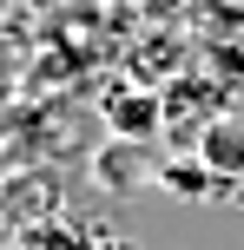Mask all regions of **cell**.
I'll return each instance as SVG.
<instances>
[{
  "label": "cell",
  "mask_w": 244,
  "mask_h": 250,
  "mask_svg": "<svg viewBox=\"0 0 244 250\" xmlns=\"http://www.w3.org/2000/svg\"><path fill=\"white\" fill-rule=\"evenodd\" d=\"M106 132L126 138V145L165 132V99H152V92H112V99H106Z\"/></svg>",
  "instance_id": "6da1fadb"
},
{
  "label": "cell",
  "mask_w": 244,
  "mask_h": 250,
  "mask_svg": "<svg viewBox=\"0 0 244 250\" xmlns=\"http://www.w3.org/2000/svg\"><path fill=\"white\" fill-rule=\"evenodd\" d=\"M99 250H139L132 237H99Z\"/></svg>",
  "instance_id": "5b68a950"
},
{
  "label": "cell",
  "mask_w": 244,
  "mask_h": 250,
  "mask_svg": "<svg viewBox=\"0 0 244 250\" xmlns=\"http://www.w3.org/2000/svg\"><path fill=\"white\" fill-rule=\"evenodd\" d=\"M198 158H205L218 178H244V125L218 119L211 132H198Z\"/></svg>",
  "instance_id": "7a4b0ae2"
},
{
  "label": "cell",
  "mask_w": 244,
  "mask_h": 250,
  "mask_svg": "<svg viewBox=\"0 0 244 250\" xmlns=\"http://www.w3.org/2000/svg\"><path fill=\"white\" fill-rule=\"evenodd\" d=\"M145 151L139 145H126V138H106V151H99V165H92V178H99L106 191H139L145 185Z\"/></svg>",
  "instance_id": "3957f363"
},
{
  "label": "cell",
  "mask_w": 244,
  "mask_h": 250,
  "mask_svg": "<svg viewBox=\"0 0 244 250\" xmlns=\"http://www.w3.org/2000/svg\"><path fill=\"white\" fill-rule=\"evenodd\" d=\"M158 185H165L172 198H211L224 178L211 171L205 158H172V165H158Z\"/></svg>",
  "instance_id": "277c9868"
}]
</instances>
